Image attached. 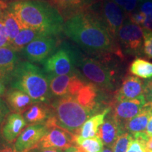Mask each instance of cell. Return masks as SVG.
<instances>
[{
  "instance_id": "obj_1",
  "label": "cell",
  "mask_w": 152,
  "mask_h": 152,
  "mask_svg": "<svg viewBox=\"0 0 152 152\" xmlns=\"http://www.w3.org/2000/svg\"><path fill=\"white\" fill-rule=\"evenodd\" d=\"M64 32L83 50L95 58L109 59L113 54L123 57L118 44L112 37L92 6L66 21Z\"/></svg>"
},
{
  "instance_id": "obj_2",
  "label": "cell",
  "mask_w": 152,
  "mask_h": 152,
  "mask_svg": "<svg viewBox=\"0 0 152 152\" xmlns=\"http://www.w3.org/2000/svg\"><path fill=\"white\" fill-rule=\"evenodd\" d=\"M23 28L44 35L58 36L64 32L65 21L58 10L47 0H26L9 4L7 7Z\"/></svg>"
},
{
  "instance_id": "obj_3",
  "label": "cell",
  "mask_w": 152,
  "mask_h": 152,
  "mask_svg": "<svg viewBox=\"0 0 152 152\" xmlns=\"http://www.w3.org/2000/svg\"><path fill=\"white\" fill-rule=\"evenodd\" d=\"M10 86L26 93L35 104H48L52 97L47 74L30 61L19 62L13 74Z\"/></svg>"
},
{
  "instance_id": "obj_4",
  "label": "cell",
  "mask_w": 152,
  "mask_h": 152,
  "mask_svg": "<svg viewBox=\"0 0 152 152\" xmlns=\"http://www.w3.org/2000/svg\"><path fill=\"white\" fill-rule=\"evenodd\" d=\"M51 108L50 122L73 135H78L83 125L96 113L82 106L71 95L57 98L51 104Z\"/></svg>"
},
{
  "instance_id": "obj_5",
  "label": "cell",
  "mask_w": 152,
  "mask_h": 152,
  "mask_svg": "<svg viewBox=\"0 0 152 152\" xmlns=\"http://www.w3.org/2000/svg\"><path fill=\"white\" fill-rule=\"evenodd\" d=\"M109 60L88 56L79 51L77 68L91 83L102 90L111 91L115 87L117 76L116 71L106 63Z\"/></svg>"
},
{
  "instance_id": "obj_6",
  "label": "cell",
  "mask_w": 152,
  "mask_h": 152,
  "mask_svg": "<svg viewBox=\"0 0 152 152\" xmlns=\"http://www.w3.org/2000/svg\"><path fill=\"white\" fill-rule=\"evenodd\" d=\"M79 51L66 42L63 44L43 63L47 77L68 75L77 70Z\"/></svg>"
},
{
  "instance_id": "obj_7",
  "label": "cell",
  "mask_w": 152,
  "mask_h": 152,
  "mask_svg": "<svg viewBox=\"0 0 152 152\" xmlns=\"http://www.w3.org/2000/svg\"><path fill=\"white\" fill-rule=\"evenodd\" d=\"M117 41L121 51L125 54L132 56L144 54L143 30L128 18L119 30Z\"/></svg>"
},
{
  "instance_id": "obj_8",
  "label": "cell",
  "mask_w": 152,
  "mask_h": 152,
  "mask_svg": "<svg viewBox=\"0 0 152 152\" xmlns=\"http://www.w3.org/2000/svg\"><path fill=\"white\" fill-rule=\"evenodd\" d=\"M92 8L118 42V33L128 18L125 13L113 0H102L99 4H93Z\"/></svg>"
},
{
  "instance_id": "obj_9",
  "label": "cell",
  "mask_w": 152,
  "mask_h": 152,
  "mask_svg": "<svg viewBox=\"0 0 152 152\" xmlns=\"http://www.w3.org/2000/svg\"><path fill=\"white\" fill-rule=\"evenodd\" d=\"M48 78L51 94L57 98L73 96L87 82L78 69L71 74Z\"/></svg>"
},
{
  "instance_id": "obj_10",
  "label": "cell",
  "mask_w": 152,
  "mask_h": 152,
  "mask_svg": "<svg viewBox=\"0 0 152 152\" xmlns=\"http://www.w3.org/2000/svg\"><path fill=\"white\" fill-rule=\"evenodd\" d=\"M58 43L56 36H41L28 44L20 52L30 62L43 64L55 52Z\"/></svg>"
},
{
  "instance_id": "obj_11",
  "label": "cell",
  "mask_w": 152,
  "mask_h": 152,
  "mask_svg": "<svg viewBox=\"0 0 152 152\" xmlns=\"http://www.w3.org/2000/svg\"><path fill=\"white\" fill-rule=\"evenodd\" d=\"M48 130L35 149H56L65 151L71 147L74 142L73 134L56 125L48 126Z\"/></svg>"
},
{
  "instance_id": "obj_12",
  "label": "cell",
  "mask_w": 152,
  "mask_h": 152,
  "mask_svg": "<svg viewBox=\"0 0 152 152\" xmlns=\"http://www.w3.org/2000/svg\"><path fill=\"white\" fill-rule=\"evenodd\" d=\"M48 128L45 124H34L28 126L17 138L14 147L18 152L35 149L41 139L46 134Z\"/></svg>"
},
{
  "instance_id": "obj_13",
  "label": "cell",
  "mask_w": 152,
  "mask_h": 152,
  "mask_svg": "<svg viewBox=\"0 0 152 152\" xmlns=\"http://www.w3.org/2000/svg\"><path fill=\"white\" fill-rule=\"evenodd\" d=\"M146 104L144 94L134 99L115 102L113 115L123 128L125 123L140 113Z\"/></svg>"
},
{
  "instance_id": "obj_14",
  "label": "cell",
  "mask_w": 152,
  "mask_h": 152,
  "mask_svg": "<svg viewBox=\"0 0 152 152\" xmlns=\"http://www.w3.org/2000/svg\"><path fill=\"white\" fill-rule=\"evenodd\" d=\"M47 1L58 10L65 22L94 4V0H47Z\"/></svg>"
},
{
  "instance_id": "obj_15",
  "label": "cell",
  "mask_w": 152,
  "mask_h": 152,
  "mask_svg": "<svg viewBox=\"0 0 152 152\" xmlns=\"http://www.w3.org/2000/svg\"><path fill=\"white\" fill-rule=\"evenodd\" d=\"M18 52L11 46L0 48V78L10 85L13 74L20 61Z\"/></svg>"
},
{
  "instance_id": "obj_16",
  "label": "cell",
  "mask_w": 152,
  "mask_h": 152,
  "mask_svg": "<svg viewBox=\"0 0 152 152\" xmlns=\"http://www.w3.org/2000/svg\"><path fill=\"white\" fill-rule=\"evenodd\" d=\"M145 83L136 76L128 75L115 94V102L131 100L144 94Z\"/></svg>"
},
{
  "instance_id": "obj_17",
  "label": "cell",
  "mask_w": 152,
  "mask_h": 152,
  "mask_svg": "<svg viewBox=\"0 0 152 152\" xmlns=\"http://www.w3.org/2000/svg\"><path fill=\"white\" fill-rule=\"evenodd\" d=\"M73 96L82 106L96 113L99 110V87L92 83L87 82Z\"/></svg>"
},
{
  "instance_id": "obj_18",
  "label": "cell",
  "mask_w": 152,
  "mask_h": 152,
  "mask_svg": "<svg viewBox=\"0 0 152 152\" xmlns=\"http://www.w3.org/2000/svg\"><path fill=\"white\" fill-rule=\"evenodd\" d=\"M123 132H124L123 126L112 115L104 121L98 131L97 135L102 140L104 145L113 148L117 138Z\"/></svg>"
},
{
  "instance_id": "obj_19",
  "label": "cell",
  "mask_w": 152,
  "mask_h": 152,
  "mask_svg": "<svg viewBox=\"0 0 152 152\" xmlns=\"http://www.w3.org/2000/svg\"><path fill=\"white\" fill-rule=\"evenodd\" d=\"M27 123L20 113H14L7 116L2 128V135L9 142H13L20 135Z\"/></svg>"
},
{
  "instance_id": "obj_20",
  "label": "cell",
  "mask_w": 152,
  "mask_h": 152,
  "mask_svg": "<svg viewBox=\"0 0 152 152\" xmlns=\"http://www.w3.org/2000/svg\"><path fill=\"white\" fill-rule=\"evenodd\" d=\"M6 99L11 109L16 113H24L34 104L26 93L14 88H11L6 93Z\"/></svg>"
},
{
  "instance_id": "obj_21",
  "label": "cell",
  "mask_w": 152,
  "mask_h": 152,
  "mask_svg": "<svg viewBox=\"0 0 152 152\" xmlns=\"http://www.w3.org/2000/svg\"><path fill=\"white\" fill-rule=\"evenodd\" d=\"M152 113V105L146 104L137 115L125 123V129L132 135L145 132Z\"/></svg>"
},
{
  "instance_id": "obj_22",
  "label": "cell",
  "mask_w": 152,
  "mask_h": 152,
  "mask_svg": "<svg viewBox=\"0 0 152 152\" xmlns=\"http://www.w3.org/2000/svg\"><path fill=\"white\" fill-rule=\"evenodd\" d=\"M52 116V109L43 103H36L24 113L23 117L29 124H45Z\"/></svg>"
},
{
  "instance_id": "obj_23",
  "label": "cell",
  "mask_w": 152,
  "mask_h": 152,
  "mask_svg": "<svg viewBox=\"0 0 152 152\" xmlns=\"http://www.w3.org/2000/svg\"><path fill=\"white\" fill-rule=\"evenodd\" d=\"M110 111V108H106L102 113L90 117L81 127L78 135L82 138H90L97 135L100 127L104 123Z\"/></svg>"
},
{
  "instance_id": "obj_24",
  "label": "cell",
  "mask_w": 152,
  "mask_h": 152,
  "mask_svg": "<svg viewBox=\"0 0 152 152\" xmlns=\"http://www.w3.org/2000/svg\"><path fill=\"white\" fill-rule=\"evenodd\" d=\"M41 36L45 35L34 30L23 28L20 30L17 37L11 42V46L16 49L17 52H20L22 49L27 46L28 44Z\"/></svg>"
},
{
  "instance_id": "obj_25",
  "label": "cell",
  "mask_w": 152,
  "mask_h": 152,
  "mask_svg": "<svg viewBox=\"0 0 152 152\" xmlns=\"http://www.w3.org/2000/svg\"><path fill=\"white\" fill-rule=\"evenodd\" d=\"M129 71L139 78L152 79V63L142 58H136L131 63Z\"/></svg>"
},
{
  "instance_id": "obj_26",
  "label": "cell",
  "mask_w": 152,
  "mask_h": 152,
  "mask_svg": "<svg viewBox=\"0 0 152 152\" xmlns=\"http://www.w3.org/2000/svg\"><path fill=\"white\" fill-rule=\"evenodd\" d=\"M74 142L83 152H103L104 143L98 135L90 138L75 135Z\"/></svg>"
},
{
  "instance_id": "obj_27",
  "label": "cell",
  "mask_w": 152,
  "mask_h": 152,
  "mask_svg": "<svg viewBox=\"0 0 152 152\" xmlns=\"http://www.w3.org/2000/svg\"><path fill=\"white\" fill-rule=\"evenodd\" d=\"M2 22L5 26L6 31H7L9 40L11 43V42L17 37V35L23 27L16 18V16L8 8H7L4 11Z\"/></svg>"
},
{
  "instance_id": "obj_28",
  "label": "cell",
  "mask_w": 152,
  "mask_h": 152,
  "mask_svg": "<svg viewBox=\"0 0 152 152\" xmlns=\"http://www.w3.org/2000/svg\"><path fill=\"white\" fill-rule=\"evenodd\" d=\"M149 137L146 132H139L132 135L128 144L127 152H146V144Z\"/></svg>"
},
{
  "instance_id": "obj_29",
  "label": "cell",
  "mask_w": 152,
  "mask_h": 152,
  "mask_svg": "<svg viewBox=\"0 0 152 152\" xmlns=\"http://www.w3.org/2000/svg\"><path fill=\"white\" fill-rule=\"evenodd\" d=\"M138 10L145 17V23L142 28L152 30V0H140Z\"/></svg>"
},
{
  "instance_id": "obj_30",
  "label": "cell",
  "mask_w": 152,
  "mask_h": 152,
  "mask_svg": "<svg viewBox=\"0 0 152 152\" xmlns=\"http://www.w3.org/2000/svg\"><path fill=\"white\" fill-rule=\"evenodd\" d=\"M132 137V134L126 132L120 134L113 147V152H127Z\"/></svg>"
},
{
  "instance_id": "obj_31",
  "label": "cell",
  "mask_w": 152,
  "mask_h": 152,
  "mask_svg": "<svg viewBox=\"0 0 152 152\" xmlns=\"http://www.w3.org/2000/svg\"><path fill=\"white\" fill-rule=\"evenodd\" d=\"M122 9L127 16L137 11L140 0H113Z\"/></svg>"
},
{
  "instance_id": "obj_32",
  "label": "cell",
  "mask_w": 152,
  "mask_h": 152,
  "mask_svg": "<svg viewBox=\"0 0 152 152\" xmlns=\"http://www.w3.org/2000/svg\"><path fill=\"white\" fill-rule=\"evenodd\" d=\"M143 30V54L149 59H152V30L142 28Z\"/></svg>"
},
{
  "instance_id": "obj_33",
  "label": "cell",
  "mask_w": 152,
  "mask_h": 152,
  "mask_svg": "<svg viewBox=\"0 0 152 152\" xmlns=\"http://www.w3.org/2000/svg\"><path fill=\"white\" fill-rule=\"evenodd\" d=\"M11 46V42L9 40L5 26L3 22H0V48Z\"/></svg>"
},
{
  "instance_id": "obj_34",
  "label": "cell",
  "mask_w": 152,
  "mask_h": 152,
  "mask_svg": "<svg viewBox=\"0 0 152 152\" xmlns=\"http://www.w3.org/2000/svg\"><path fill=\"white\" fill-rule=\"evenodd\" d=\"M144 96L147 103L152 105V79L145 82Z\"/></svg>"
},
{
  "instance_id": "obj_35",
  "label": "cell",
  "mask_w": 152,
  "mask_h": 152,
  "mask_svg": "<svg viewBox=\"0 0 152 152\" xmlns=\"http://www.w3.org/2000/svg\"><path fill=\"white\" fill-rule=\"evenodd\" d=\"M9 109L7 104L2 99L0 98V126L2 124L6 118L8 116Z\"/></svg>"
},
{
  "instance_id": "obj_36",
  "label": "cell",
  "mask_w": 152,
  "mask_h": 152,
  "mask_svg": "<svg viewBox=\"0 0 152 152\" xmlns=\"http://www.w3.org/2000/svg\"><path fill=\"white\" fill-rule=\"evenodd\" d=\"M146 133L149 137H152V113L151 116L149 118V123H148L147 129H146Z\"/></svg>"
},
{
  "instance_id": "obj_37",
  "label": "cell",
  "mask_w": 152,
  "mask_h": 152,
  "mask_svg": "<svg viewBox=\"0 0 152 152\" xmlns=\"http://www.w3.org/2000/svg\"><path fill=\"white\" fill-rule=\"evenodd\" d=\"M8 5L5 4L3 2L0 1V22L2 21V19L4 17V11L7 9Z\"/></svg>"
},
{
  "instance_id": "obj_38",
  "label": "cell",
  "mask_w": 152,
  "mask_h": 152,
  "mask_svg": "<svg viewBox=\"0 0 152 152\" xmlns=\"http://www.w3.org/2000/svg\"><path fill=\"white\" fill-rule=\"evenodd\" d=\"M6 84L4 83L2 80L0 78V97L3 96L4 95L6 94V91H7V88H6Z\"/></svg>"
},
{
  "instance_id": "obj_39",
  "label": "cell",
  "mask_w": 152,
  "mask_h": 152,
  "mask_svg": "<svg viewBox=\"0 0 152 152\" xmlns=\"http://www.w3.org/2000/svg\"><path fill=\"white\" fill-rule=\"evenodd\" d=\"M34 152H63V151L56 149H35Z\"/></svg>"
},
{
  "instance_id": "obj_40",
  "label": "cell",
  "mask_w": 152,
  "mask_h": 152,
  "mask_svg": "<svg viewBox=\"0 0 152 152\" xmlns=\"http://www.w3.org/2000/svg\"><path fill=\"white\" fill-rule=\"evenodd\" d=\"M0 152H18L15 147H5L4 148L0 149Z\"/></svg>"
},
{
  "instance_id": "obj_41",
  "label": "cell",
  "mask_w": 152,
  "mask_h": 152,
  "mask_svg": "<svg viewBox=\"0 0 152 152\" xmlns=\"http://www.w3.org/2000/svg\"><path fill=\"white\" fill-rule=\"evenodd\" d=\"M146 148L147 150L150 151H152V137H149V140L147 142V144H146Z\"/></svg>"
},
{
  "instance_id": "obj_42",
  "label": "cell",
  "mask_w": 152,
  "mask_h": 152,
  "mask_svg": "<svg viewBox=\"0 0 152 152\" xmlns=\"http://www.w3.org/2000/svg\"><path fill=\"white\" fill-rule=\"evenodd\" d=\"M64 152H83V151H82L78 147H69L67 149H66L65 151H64Z\"/></svg>"
},
{
  "instance_id": "obj_43",
  "label": "cell",
  "mask_w": 152,
  "mask_h": 152,
  "mask_svg": "<svg viewBox=\"0 0 152 152\" xmlns=\"http://www.w3.org/2000/svg\"><path fill=\"white\" fill-rule=\"evenodd\" d=\"M1 2H3L5 4L8 5L9 4H11L12 2H16V1H26V0H0Z\"/></svg>"
},
{
  "instance_id": "obj_44",
  "label": "cell",
  "mask_w": 152,
  "mask_h": 152,
  "mask_svg": "<svg viewBox=\"0 0 152 152\" xmlns=\"http://www.w3.org/2000/svg\"><path fill=\"white\" fill-rule=\"evenodd\" d=\"M103 152H113V150L112 149V148L106 147V148H104V149Z\"/></svg>"
},
{
  "instance_id": "obj_45",
  "label": "cell",
  "mask_w": 152,
  "mask_h": 152,
  "mask_svg": "<svg viewBox=\"0 0 152 152\" xmlns=\"http://www.w3.org/2000/svg\"><path fill=\"white\" fill-rule=\"evenodd\" d=\"M146 152H152V151H148V150H147V151H146Z\"/></svg>"
},
{
  "instance_id": "obj_46",
  "label": "cell",
  "mask_w": 152,
  "mask_h": 152,
  "mask_svg": "<svg viewBox=\"0 0 152 152\" xmlns=\"http://www.w3.org/2000/svg\"><path fill=\"white\" fill-rule=\"evenodd\" d=\"M25 152H30V151H25Z\"/></svg>"
}]
</instances>
